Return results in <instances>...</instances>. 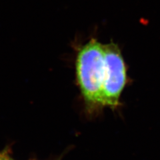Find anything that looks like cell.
<instances>
[{"mask_svg":"<svg viewBox=\"0 0 160 160\" xmlns=\"http://www.w3.org/2000/svg\"><path fill=\"white\" fill-rule=\"evenodd\" d=\"M76 81L87 113L102 110L99 98L104 74L103 44L92 38L78 50L76 60Z\"/></svg>","mask_w":160,"mask_h":160,"instance_id":"obj_1","label":"cell"},{"mask_svg":"<svg viewBox=\"0 0 160 160\" xmlns=\"http://www.w3.org/2000/svg\"><path fill=\"white\" fill-rule=\"evenodd\" d=\"M104 55V74L100 93L99 103L102 109H117L119 99L128 82L127 69L119 47L111 42L103 44Z\"/></svg>","mask_w":160,"mask_h":160,"instance_id":"obj_2","label":"cell"},{"mask_svg":"<svg viewBox=\"0 0 160 160\" xmlns=\"http://www.w3.org/2000/svg\"><path fill=\"white\" fill-rule=\"evenodd\" d=\"M0 160H15L10 154V150L5 149L0 152Z\"/></svg>","mask_w":160,"mask_h":160,"instance_id":"obj_3","label":"cell"}]
</instances>
